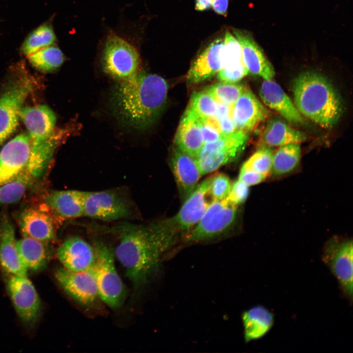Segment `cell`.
Segmentation results:
<instances>
[{
    "label": "cell",
    "mask_w": 353,
    "mask_h": 353,
    "mask_svg": "<svg viewBox=\"0 0 353 353\" xmlns=\"http://www.w3.org/2000/svg\"><path fill=\"white\" fill-rule=\"evenodd\" d=\"M117 231L115 256L136 286L144 283L156 271L162 255L180 234L170 219L147 225H126Z\"/></svg>",
    "instance_id": "obj_1"
},
{
    "label": "cell",
    "mask_w": 353,
    "mask_h": 353,
    "mask_svg": "<svg viewBox=\"0 0 353 353\" xmlns=\"http://www.w3.org/2000/svg\"><path fill=\"white\" fill-rule=\"evenodd\" d=\"M115 87L112 103L126 124L144 129L156 120L166 102L168 86L161 76L137 72L121 80Z\"/></svg>",
    "instance_id": "obj_2"
},
{
    "label": "cell",
    "mask_w": 353,
    "mask_h": 353,
    "mask_svg": "<svg viewBox=\"0 0 353 353\" xmlns=\"http://www.w3.org/2000/svg\"><path fill=\"white\" fill-rule=\"evenodd\" d=\"M293 93L301 115L321 127L330 128L339 120L343 111L341 98L321 74L305 72L299 75L293 82Z\"/></svg>",
    "instance_id": "obj_3"
},
{
    "label": "cell",
    "mask_w": 353,
    "mask_h": 353,
    "mask_svg": "<svg viewBox=\"0 0 353 353\" xmlns=\"http://www.w3.org/2000/svg\"><path fill=\"white\" fill-rule=\"evenodd\" d=\"M96 258L92 268L99 298L109 307H119L125 298L123 282L115 266L114 252L101 241L93 244Z\"/></svg>",
    "instance_id": "obj_4"
},
{
    "label": "cell",
    "mask_w": 353,
    "mask_h": 353,
    "mask_svg": "<svg viewBox=\"0 0 353 353\" xmlns=\"http://www.w3.org/2000/svg\"><path fill=\"white\" fill-rule=\"evenodd\" d=\"M248 138V134L235 131L205 143L196 157L202 175L235 160L244 149Z\"/></svg>",
    "instance_id": "obj_5"
},
{
    "label": "cell",
    "mask_w": 353,
    "mask_h": 353,
    "mask_svg": "<svg viewBox=\"0 0 353 353\" xmlns=\"http://www.w3.org/2000/svg\"><path fill=\"white\" fill-rule=\"evenodd\" d=\"M140 58L136 49L114 33L105 40L102 51L104 71L115 78L125 79L138 72Z\"/></svg>",
    "instance_id": "obj_6"
},
{
    "label": "cell",
    "mask_w": 353,
    "mask_h": 353,
    "mask_svg": "<svg viewBox=\"0 0 353 353\" xmlns=\"http://www.w3.org/2000/svg\"><path fill=\"white\" fill-rule=\"evenodd\" d=\"M238 206L227 197L222 200H214L185 236L186 241H203L224 233L234 223Z\"/></svg>",
    "instance_id": "obj_7"
},
{
    "label": "cell",
    "mask_w": 353,
    "mask_h": 353,
    "mask_svg": "<svg viewBox=\"0 0 353 353\" xmlns=\"http://www.w3.org/2000/svg\"><path fill=\"white\" fill-rule=\"evenodd\" d=\"M352 240L333 242L326 248L322 256L324 263L337 280L342 294L353 300V250Z\"/></svg>",
    "instance_id": "obj_8"
},
{
    "label": "cell",
    "mask_w": 353,
    "mask_h": 353,
    "mask_svg": "<svg viewBox=\"0 0 353 353\" xmlns=\"http://www.w3.org/2000/svg\"><path fill=\"white\" fill-rule=\"evenodd\" d=\"M31 90L27 79H21L10 86L0 97V145L16 129L20 111Z\"/></svg>",
    "instance_id": "obj_9"
},
{
    "label": "cell",
    "mask_w": 353,
    "mask_h": 353,
    "mask_svg": "<svg viewBox=\"0 0 353 353\" xmlns=\"http://www.w3.org/2000/svg\"><path fill=\"white\" fill-rule=\"evenodd\" d=\"M211 178L212 176L207 178L198 184L184 201L176 215L171 218L180 233L185 236L198 223L214 201L210 189Z\"/></svg>",
    "instance_id": "obj_10"
},
{
    "label": "cell",
    "mask_w": 353,
    "mask_h": 353,
    "mask_svg": "<svg viewBox=\"0 0 353 353\" xmlns=\"http://www.w3.org/2000/svg\"><path fill=\"white\" fill-rule=\"evenodd\" d=\"M6 287L20 319L28 324L35 322L40 312L41 302L32 283L27 277L12 275L6 281Z\"/></svg>",
    "instance_id": "obj_11"
},
{
    "label": "cell",
    "mask_w": 353,
    "mask_h": 353,
    "mask_svg": "<svg viewBox=\"0 0 353 353\" xmlns=\"http://www.w3.org/2000/svg\"><path fill=\"white\" fill-rule=\"evenodd\" d=\"M130 212L128 204L115 192H86L83 216L112 221L126 218Z\"/></svg>",
    "instance_id": "obj_12"
},
{
    "label": "cell",
    "mask_w": 353,
    "mask_h": 353,
    "mask_svg": "<svg viewBox=\"0 0 353 353\" xmlns=\"http://www.w3.org/2000/svg\"><path fill=\"white\" fill-rule=\"evenodd\" d=\"M55 277L66 293L82 305H91L100 298L92 269L72 271L60 268L55 271Z\"/></svg>",
    "instance_id": "obj_13"
},
{
    "label": "cell",
    "mask_w": 353,
    "mask_h": 353,
    "mask_svg": "<svg viewBox=\"0 0 353 353\" xmlns=\"http://www.w3.org/2000/svg\"><path fill=\"white\" fill-rule=\"evenodd\" d=\"M271 112L251 90L245 87L231 106L236 131L248 134L270 116Z\"/></svg>",
    "instance_id": "obj_14"
},
{
    "label": "cell",
    "mask_w": 353,
    "mask_h": 353,
    "mask_svg": "<svg viewBox=\"0 0 353 353\" xmlns=\"http://www.w3.org/2000/svg\"><path fill=\"white\" fill-rule=\"evenodd\" d=\"M54 216L46 205L33 206L25 209L19 218V227L23 236L45 243L55 239Z\"/></svg>",
    "instance_id": "obj_15"
},
{
    "label": "cell",
    "mask_w": 353,
    "mask_h": 353,
    "mask_svg": "<svg viewBox=\"0 0 353 353\" xmlns=\"http://www.w3.org/2000/svg\"><path fill=\"white\" fill-rule=\"evenodd\" d=\"M30 151L28 133L18 135L0 151V185L17 176L26 167Z\"/></svg>",
    "instance_id": "obj_16"
},
{
    "label": "cell",
    "mask_w": 353,
    "mask_h": 353,
    "mask_svg": "<svg viewBox=\"0 0 353 353\" xmlns=\"http://www.w3.org/2000/svg\"><path fill=\"white\" fill-rule=\"evenodd\" d=\"M20 119L25 124L31 144L43 142L53 134L56 117L47 105L22 107Z\"/></svg>",
    "instance_id": "obj_17"
},
{
    "label": "cell",
    "mask_w": 353,
    "mask_h": 353,
    "mask_svg": "<svg viewBox=\"0 0 353 353\" xmlns=\"http://www.w3.org/2000/svg\"><path fill=\"white\" fill-rule=\"evenodd\" d=\"M57 255L63 267L72 271L92 269L96 258L94 246L77 236L67 238L58 248Z\"/></svg>",
    "instance_id": "obj_18"
},
{
    "label": "cell",
    "mask_w": 353,
    "mask_h": 353,
    "mask_svg": "<svg viewBox=\"0 0 353 353\" xmlns=\"http://www.w3.org/2000/svg\"><path fill=\"white\" fill-rule=\"evenodd\" d=\"M224 39L212 41L196 58L187 75L188 81L197 84L205 81L224 67Z\"/></svg>",
    "instance_id": "obj_19"
},
{
    "label": "cell",
    "mask_w": 353,
    "mask_h": 353,
    "mask_svg": "<svg viewBox=\"0 0 353 353\" xmlns=\"http://www.w3.org/2000/svg\"><path fill=\"white\" fill-rule=\"evenodd\" d=\"M233 32L241 46L243 59L248 74L258 76L265 80L273 79L275 75L274 68L252 36L240 29H234Z\"/></svg>",
    "instance_id": "obj_20"
},
{
    "label": "cell",
    "mask_w": 353,
    "mask_h": 353,
    "mask_svg": "<svg viewBox=\"0 0 353 353\" xmlns=\"http://www.w3.org/2000/svg\"><path fill=\"white\" fill-rule=\"evenodd\" d=\"M259 93L266 107L277 112L290 123L295 125L304 123L303 116L291 99L273 79H264Z\"/></svg>",
    "instance_id": "obj_21"
},
{
    "label": "cell",
    "mask_w": 353,
    "mask_h": 353,
    "mask_svg": "<svg viewBox=\"0 0 353 353\" xmlns=\"http://www.w3.org/2000/svg\"><path fill=\"white\" fill-rule=\"evenodd\" d=\"M14 227L5 213L0 215V265L13 275L26 277L27 269L17 250Z\"/></svg>",
    "instance_id": "obj_22"
},
{
    "label": "cell",
    "mask_w": 353,
    "mask_h": 353,
    "mask_svg": "<svg viewBox=\"0 0 353 353\" xmlns=\"http://www.w3.org/2000/svg\"><path fill=\"white\" fill-rule=\"evenodd\" d=\"M86 192L78 190L53 191L45 196L44 202L54 217L62 220L79 218L84 215Z\"/></svg>",
    "instance_id": "obj_23"
},
{
    "label": "cell",
    "mask_w": 353,
    "mask_h": 353,
    "mask_svg": "<svg viewBox=\"0 0 353 353\" xmlns=\"http://www.w3.org/2000/svg\"><path fill=\"white\" fill-rule=\"evenodd\" d=\"M170 165L181 200L184 201L196 189L202 175L196 158L177 148L173 153Z\"/></svg>",
    "instance_id": "obj_24"
},
{
    "label": "cell",
    "mask_w": 353,
    "mask_h": 353,
    "mask_svg": "<svg viewBox=\"0 0 353 353\" xmlns=\"http://www.w3.org/2000/svg\"><path fill=\"white\" fill-rule=\"evenodd\" d=\"M175 142L178 149L195 158L204 144L200 119L188 107L181 118Z\"/></svg>",
    "instance_id": "obj_25"
},
{
    "label": "cell",
    "mask_w": 353,
    "mask_h": 353,
    "mask_svg": "<svg viewBox=\"0 0 353 353\" xmlns=\"http://www.w3.org/2000/svg\"><path fill=\"white\" fill-rule=\"evenodd\" d=\"M224 44V65L217 73V77L222 81L237 82L248 74L243 59L241 46L228 31L225 34Z\"/></svg>",
    "instance_id": "obj_26"
},
{
    "label": "cell",
    "mask_w": 353,
    "mask_h": 353,
    "mask_svg": "<svg viewBox=\"0 0 353 353\" xmlns=\"http://www.w3.org/2000/svg\"><path fill=\"white\" fill-rule=\"evenodd\" d=\"M306 139L305 134L289 126L281 120L269 119L259 140V146L279 147L292 143H300Z\"/></svg>",
    "instance_id": "obj_27"
},
{
    "label": "cell",
    "mask_w": 353,
    "mask_h": 353,
    "mask_svg": "<svg viewBox=\"0 0 353 353\" xmlns=\"http://www.w3.org/2000/svg\"><path fill=\"white\" fill-rule=\"evenodd\" d=\"M244 337L246 342L264 336L274 323L273 313L262 305L253 306L245 311L242 315Z\"/></svg>",
    "instance_id": "obj_28"
},
{
    "label": "cell",
    "mask_w": 353,
    "mask_h": 353,
    "mask_svg": "<svg viewBox=\"0 0 353 353\" xmlns=\"http://www.w3.org/2000/svg\"><path fill=\"white\" fill-rule=\"evenodd\" d=\"M19 256L27 270L37 271L47 264L49 254L46 243L27 237L16 241Z\"/></svg>",
    "instance_id": "obj_29"
},
{
    "label": "cell",
    "mask_w": 353,
    "mask_h": 353,
    "mask_svg": "<svg viewBox=\"0 0 353 353\" xmlns=\"http://www.w3.org/2000/svg\"><path fill=\"white\" fill-rule=\"evenodd\" d=\"M301 157L300 143H292L278 147L273 153L271 173L276 176L292 171L298 165Z\"/></svg>",
    "instance_id": "obj_30"
},
{
    "label": "cell",
    "mask_w": 353,
    "mask_h": 353,
    "mask_svg": "<svg viewBox=\"0 0 353 353\" xmlns=\"http://www.w3.org/2000/svg\"><path fill=\"white\" fill-rule=\"evenodd\" d=\"M35 180L25 168L13 178L0 185V205L18 202Z\"/></svg>",
    "instance_id": "obj_31"
},
{
    "label": "cell",
    "mask_w": 353,
    "mask_h": 353,
    "mask_svg": "<svg viewBox=\"0 0 353 353\" xmlns=\"http://www.w3.org/2000/svg\"><path fill=\"white\" fill-rule=\"evenodd\" d=\"M56 37L52 25L46 22L31 31L23 42L21 50L27 56L36 51L54 45Z\"/></svg>",
    "instance_id": "obj_32"
},
{
    "label": "cell",
    "mask_w": 353,
    "mask_h": 353,
    "mask_svg": "<svg viewBox=\"0 0 353 353\" xmlns=\"http://www.w3.org/2000/svg\"><path fill=\"white\" fill-rule=\"evenodd\" d=\"M27 57L33 67L44 72L57 69L64 61L61 50L54 45L42 49Z\"/></svg>",
    "instance_id": "obj_33"
},
{
    "label": "cell",
    "mask_w": 353,
    "mask_h": 353,
    "mask_svg": "<svg viewBox=\"0 0 353 353\" xmlns=\"http://www.w3.org/2000/svg\"><path fill=\"white\" fill-rule=\"evenodd\" d=\"M246 86L236 82L223 81L215 83L206 90L218 103L232 105Z\"/></svg>",
    "instance_id": "obj_34"
},
{
    "label": "cell",
    "mask_w": 353,
    "mask_h": 353,
    "mask_svg": "<svg viewBox=\"0 0 353 353\" xmlns=\"http://www.w3.org/2000/svg\"><path fill=\"white\" fill-rule=\"evenodd\" d=\"M218 103L205 89L195 92L192 95L188 106L200 119L215 116Z\"/></svg>",
    "instance_id": "obj_35"
},
{
    "label": "cell",
    "mask_w": 353,
    "mask_h": 353,
    "mask_svg": "<svg viewBox=\"0 0 353 353\" xmlns=\"http://www.w3.org/2000/svg\"><path fill=\"white\" fill-rule=\"evenodd\" d=\"M273 153L270 147L259 146L256 151L243 163L241 168L267 177L271 173Z\"/></svg>",
    "instance_id": "obj_36"
},
{
    "label": "cell",
    "mask_w": 353,
    "mask_h": 353,
    "mask_svg": "<svg viewBox=\"0 0 353 353\" xmlns=\"http://www.w3.org/2000/svg\"><path fill=\"white\" fill-rule=\"evenodd\" d=\"M231 185L230 179L225 174L219 173L212 176L210 189L214 200L226 199L230 193Z\"/></svg>",
    "instance_id": "obj_37"
},
{
    "label": "cell",
    "mask_w": 353,
    "mask_h": 353,
    "mask_svg": "<svg viewBox=\"0 0 353 353\" xmlns=\"http://www.w3.org/2000/svg\"><path fill=\"white\" fill-rule=\"evenodd\" d=\"M200 119L204 143L216 141L224 135L219 119L216 116Z\"/></svg>",
    "instance_id": "obj_38"
},
{
    "label": "cell",
    "mask_w": 353,
    "mask_h": 353,
    "mask_svg": "<svg viewBox=\"0 0 353 353\" xmlns=\"http://www.w3.org/2000/svg\"><path fill=\"white\" fill-rule=\"evenodd\" d=\"M249 186L238 178L232 184L227 198L239 205L246 200L249 193Z\"/></svg>",
    "instance_id": "obj_39"
},
{
    "label": "cell",
    "mask_w": 353,
    "mask_h": 353,
    "mask_svg": "<svg viewBox=\"0 0 353 353\" xmlns=\"http://www.w3.org/2000/svg\"><path fill=\"white\" fill-rule=\"evenodd\" d=\"M266 177L262 174L241 168L238 179L250 186L261 183Z\"/></svg>",
    "instance_id": "obj_40"
},
{
    "label": "cell",
    "mask_w": 353,
    "mask_h": 353,
    "mask_svg": "<svg viewBox=\"0 0 353 353\" xmlns=\"http://www.w3.org/2000/svg\"><path fill=\"white\" fill-rule=\"evenodd\" d=\"M230 111L223 115L217 116L219 119L223 135H227L236 131Z\"/></svg>",
    "instance_id": "obj_41"
},
{
    "label": "cell",
    "mask_w": 353,
    "mask_h": 353,
    "mask_svg": "<svg viewBox=\"0 0 353 353\" xmlns=\"http://www.w3.org/2000/svg\"><path fill=\"white\" fill-rule=\"evenodd\" d=\"M228 5V0H212V8L219 15L226 16Z\"/></svg>",
    "instance_id": "obj_42"
},
{
    "label": "cell",
    "mask_w": 353,
    "mask_h": 353,
    "mask_svg": "<svg viewBox=\"0 0 353 353\" xmlns=\"http://www.w3.org/2000/svg\"><path fill=\"white\" fill-rule=\"evenodd\" d=\"M212 7V0H195V9L199 11H203Z\"/></svg>",
    "instance_id": "obj_43"
}]
</instances>
